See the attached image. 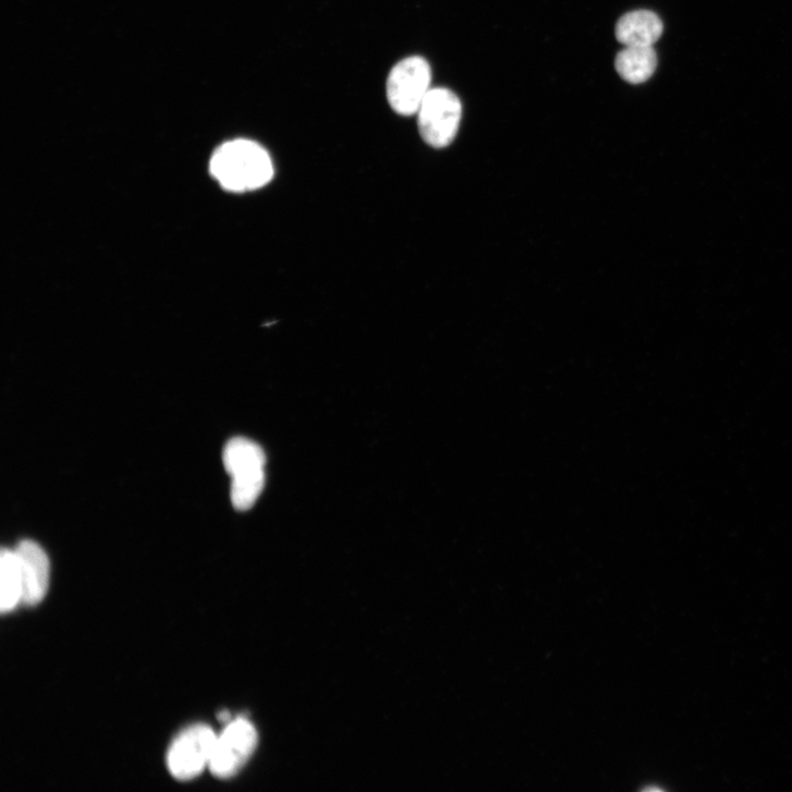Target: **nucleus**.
<instances>
[{"instance_id":"f257e3e1","label":"nucleus","mask_w":792,"mask_h":792,"mask_svg":"<svg viewBox=\"0 0 792 792\" xmlns=\"http://www.w3.org/2000/svg\"><path fill=\"white\" fill-rule=\"evenodd\" d=\"M209 169L219 184L232 192L258 190L267 185L275 174L267 150L247 139L220 146L211 157Z\"/></svg>"},{"instance_id":"f03ea898","label":"nucleus","mask_w":792,"mask_h":792,"mask_svg":"<svg viewBox=\"0 0 792 792\" xmlns=\"http://www.w3.org/2000/svg\"><path fill=\"white\" fill-rule=\"evenodd\" d=\"M418 131L432 148L448 147L458 136L463 106L459 96L446 88H431L418 111Z\"/></svg>"},{"instance_id":"7ed1b4c3","label":"nucleus","mask_w":792,"mask_h":792,"mask_svg":"<svg viewBox=\"0 0 792 792\" xmlns=\"http://www.w3.org/2000/svg\"><path fill=\"white\" fill-rule=\"evenodd\" d=\"M431 71L422 57L400 61L390 72L387 96L392 109L403 117L416 115L430 92Z\"/></svg>"},{"instance_id":"20e7f679","label":"nucleus","mask_w":792,"mask_h":792,"mask_svg":"<svg viewBox=\"0 0 792 792\" xmlns=\"http://www.w3.org/2000/svg\"><path fill=\"white\" fill-rule=\"evenodd\" d=\"M258 745V732L246 719L229 723L217 736L209 769L214 776L228 779L237 775L254 755Z\"/></svg>"},{"instance_id":"39448f33","label":"nucleus","mask_w":792,"mask_h":792,"mask_svg":"<svg viewBox=\"0 0 792 792\" xmlns=\"http://www.w3.org/2000/svg\"><path fill=\"white\" fill-rule=\"evenodd\" d=\"M216 741V733L207 726L196 724L184 730L168 753L171 775L180 781L196 778L209 766Z\"/></svg>"},{"instance_id":"423d86ee","label":"nucleus","mask_w":792,"mask_h":792,"mask_svg":"<svg viewBox=\"0 0 792 792\" xmlns=\"http://www.w3.org/2000/svg\"><path fill=\"white\" fill-rule=\"evenodd\" d=\"M22 577V605L34 607L47 596L50 584V560L34 540H22L15 549Z\"/></svg>"},{"instance_id":"0eeeda50","label":"nucleus","mask_w":792,"mask_h":792,"mask_svg":"<svg viewBox=\"0 0 792 792\" xmlns=\"http://www.w3.org/2000/svg\"><path fill=\"white\" fill-rule=\"evenodd\" d=\"M222 462L233 480L251 479L266 475V454L255 441L236 437L223 448Z\"/></svg>"},{"instance_id":"6e6552de","label":"nucleus","mask_w":792,"mask_h":792,"mask_svg":"<svg viewBox=\"0 0 792 792\" xmlns=\"http://www.w3.org/2000/svg\"><path fill=\"white\" fill-rule=\"evenodd\" d=\"M663 32L660 19L649 11L624 15L617 24L616 37L625 47H653Z\"/></svg>"},{"instance_id":"1a4fd4ad","label":"nucleus","mask_w":792,"mask_h":792,"mask_svg":"<svg viewBox=\"0 0 792 792\" xmlns=\"http://www.w3.org/2000/svg\"><path fill=\"white\" fill-rule=\"evenodd\" d=\"M657 68L653 47H625L616 59L619 75L631 84H641L651 77Z\"/></svg>"},{"instance_id":"9d476101","label":"nucleus","mask_w":792,"mask_h":792,"mask_svg":"<svg viewBox=\"0 0 792 792\" xmlns=\"http://www.w3.org/2000/svg\"><path fill=\"white\" fill-rule=\"evenodd\" d=\"M0 609L9 613L22 604V577L15 549L3 548L0 553Z\"/></svg>"},{"instance_id":"9b49d317","label":"nucleus","mask_w":792,"mask_h":792,"mask_svg":"<svg viewBox=\"0 0 792 792\" xmlns=\"http://www.w3.org/2000/svg\"><path fill=\"white\" fill-rule=\"evenodd\" d=\"M221 722H231V715L229 712H221L218 717Z\"/></svg>"}]
</instances>
